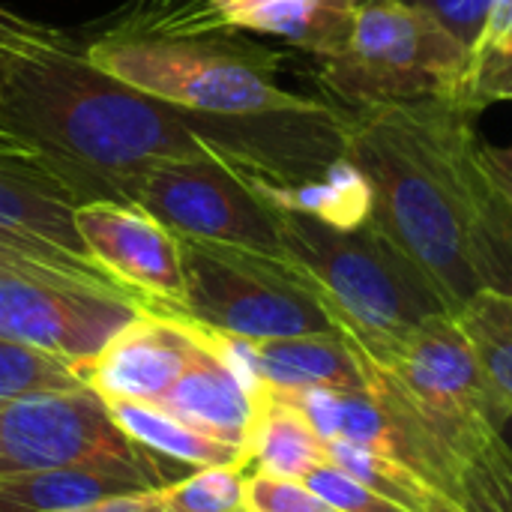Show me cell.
<instances>
[{
	"label": "cell",
	"mask_w": 512,
	"mask_h": 512,
	"mask_svg": "<svg viewBox=\"0 0 512 512\" xmlns=\"http://www.w3.org/2000/svg\"><path fill=\"white\" fill-rule=\"evenodd\" d=\"M456 489L465 512H512V453L498 432L459 459Z\"/></svg>",
	"instance_id": "7402d4cb"
},
{
	"label": "cell",
	"mask_w": 512,
	"mask_h": 512,
	"mask_svg": "<svg viewBox=\"0 0 512 512\" xmlns=\"http://www.w3.org/2000/svg\"><path fill=\"white\" fill-rule=\"evenodd\" d=\"M108 411H111L114 423L126 432V438H132L135 444H141L150 453H159L165 459H174V462H183L192 468H228V465L246 468L243 450L195 432L192 426L180 423L177 417L165 414L156 405L108 402Z\"/></svg>",
	"instance_id": "ffe728a7"
},
{
	"label": "cell",
	"mask_w": 512,
	"mask_h": 512,
	"mask_svg": "<svg viewBox=\"0 0 512 512\" xmlns=\"http://www.w3.org/2000/svg\"><path fill=\"white\" fill-rule=\"evenodd\" d=\"M198 342L192 321L144 306L96 357L75 363L72 375L105 402L156 405L177 384Z\"/></svg>",
	"instance_id": "4fadbf2b"
},
{
	"label": "cell",
	"mask_w": 512,
	"mask_h": 512,
	"mask_svg": "<svg viewBox=\"0 0 512 512\" xmlns=\"http://www.w3.org/2000/svg\"><path fill=\"white\" fill-rule=\"evenodd\" d=\"M0 273H63V270H57L54 264L36 258V255H30V252H21V249H15V246L0 243ZM63 276H69V273H63ZM72 279H78V276H72ZM81 282H84V279H81ZM90 285H93V282H90ZM99 288H102V285H99Z\"/></svg>",
	"instance_id": "4dcf8cb0"
},
{
	"label": "cell",
	"mask_w": 512,
	"mask_h": 512,
	"mask_svg": "<svg viewBox=\"0 0 512 512\" xmlns=\"http://www.w3.org/2000/svg\"><path fill=\"white\" fill-rule=\"evenodd\" d=\"M498 435L504 438V444L510 447V453H512V411H507V414L501 417V423H498Z\"/></svg>",
	"instance_id": "d6a6232c"
},
{
	"label": "cell",
	"mask_w": 512,
	"mask_h": 512,
	"mask_svg": "<svg viewBox=\"0 0 512 512\" xmlns=\"http://www.w3.org/2000/svg\"><path fill=\"white\" fill-rule=\"evenodd\" d=\"M441 21L471 54L477 51L495 0H402Z\"/></svg>",
	"instance_id": "83f0119b"
},
{
	"label": "cell",
	"mask_w": 512,
	"mask_h": 512,
	"mask_svg": "<svg viewBox=\"0 0 512 512\" xmlns=\"http://www.w3.org/2000/svg\"><path fill=\"white\" fill-rule=\"evenodd\" d=\"M123 201L147 210L177 237L240 246L288 261L276 207L219 156L159 162L123 192Z\"/></svg>",
	"instance_id": "9c48e42d"
},
{
	"label": "cell",
	"mask_w": 512,
	"mask_h": 512,
	"mask_svg": "<svg viewBox=\"0 0 512 512\" xmlns=\"http://www.w3.org/2000/svg\"><path fill=\"white\" fill-rule=\"evenodd\" d=\"M243 510L246 512H336L324 504L303 480H282L267 474L246 477L243 486Z\"/></svg>",
	"instance_id": "4316f807"
},
{
	"label": "cell",
	"mask_w": 512,
	"mask_h": 512,
	"mask_svg": "<svg viewBox=\"0 0 512 512\" xmlns=\"http://www.w3.org/2000/svg\"><path fill=\"white\" fill-rule=\"evenodd\" d=\"M57 36L48 27L30 24L6 9H0V57L9 45H30V42H54Z\"/></svg>",
	"instance_id": "f1b7e54d"
},
{
	"label": "cell",
	"mask_w": 512,
	"mask_h": 512,
	"mask_svg": "<svg viewBox=\"0 0 512 512\" xmlns=\"http://www.w3.org/2000/svg\"><path fill=\"white\" fill-rule=\"evenodd\" d=\"M249 186L276 210L300 213L345 231L366 225L372 216V186L348 156L339 159L324 177L306 183L273 186V183L249 180Z\"/></svg>",
	"instance_id": "d6986e66"
},
{
	"label": "cell",
	"mask_w": 512,
	"mask_h": 512,
	"mask_svg": "<svg viewBox=\"0 0 512 512\" xmlns=\"http://www.w3.org/2000/svg\"><path fill=\"white\" fill-rule=\"evenodd\" d=\"M99 468L162 489L150 450L126 438L90 387L33 390L0 405V474Z\"/></svg>",
	"instance_id": "ba28073f"
},
{
	"label": "cell",
	"mask_w": 512,
	"mask_h": 512,
	"mask_svg": "<svg viewBox=\"0 0 512 512\" xmlns=\"http://www.w3.org/2000/svg\"><path fill=\"white\" fill-rule=\"evenodd\" d=\"M303 483L336 512H411L402 504L366 489L363 483H357L354 477H348L345 471H339L330 462L315 468Z\"/></svg>",
	"instance_id": "484cf974"
},
{
	"label": "cell",
	"mask_w": 512,
	"mask_h": 512,
	"mask_svg": "<svg viewBox=\"0 0 512 512\" xmlns=\"http://www.w3.org/2000/svg\"><path fill=\"white\" fill-rule=\"evenodd\" d=\"M72 387H84V384L72 375L69 363L0 339V405L33 390H72Z\"/></svg>",
	"instance_id": "cb8c5ba5"
},
{
	"label": "cell",
	"mask_w": 512,
	"mask_h": 512,
	"mask_svg": "<svg viewBox=\"0 0 512 512\" xmlns=\"http://www.w3.org/2000/svg\"><path fill=\"white\" fill-rule=\"evenodd\" d=\"M480 150H483V162H486L492 180L498 183V189H501V195H504V201H507V207H510L512 213V144L495 147V144L483 141Z\"/></svg>",
	"instance_id": "f546056e"
},
{
	"label": "cell",
	"mask_w": 512,
	"mask_h": 512,
	"mask_svg": "<svg viewBox=\"0 0 512 512\" xmlns=\"http://www.w3.org/2000/svg\"><path fill=\"white\" fill-rule=\"evenodd\" d=\"M153 492L144 480L99 468L0 474V512H81L111 498Z\"/></svg>",
	"instance_id": "e0dca14e"
},
{
	"label": "cell",
	"mask_w": 512,
	"mask_h": 512,
	"mask_svg": "<svg viewBox=\"0 0 512 512\" xmlns=\"http://www.w3.org/2000/svg\"><path fill=\"white\" fill-rule=\"evenodd\" d=\"M366 360L456 459L495 435L507 414L456 315L429 318Z\"/></svg>",
	"instance_id": "52a82bcc"
},
{
	"label": "cell",
	"mask_w": 512,
	"mask_h": 512,
	"mask_svg": "<svg viewBox=\"0 0 512 512\" xmlns=\"http://www.w3.org/2000/svg\"><path fill=\"white\" fill-rule=\"evenodd\" d=\"M474 111L417 102L351 111L348 159L372 186L369 222L459 309L512 294V213L483 162Z\"/></svg>",
	"instance_id": "6da1fadb"
},
{
	"label": "cell",
	"mask_w": 512,
	"mask_h": 512,
	"mask_svg": "<svg viewBox=\"0 0 512 512\" xmlns=\"http://www.w3.org/2000/svg\"><path fill=\"white\" fill-rule=\"evenodd\" d=\"M180 261V318L198 327L255 342L339 330L312 285L282 258L180 237Z\"/></svg>",
	"instance_id": "8992f818"
},
{
	"label": "cell",
	"mask_w": 512,
	"mask_h": 512,
	"mask_svg": "<svg viewBox=\"0 0 512 512\" xmlns=\"http://www.w3.org/2000/svg\"><path fill=\"white\" fill-rule=\"evenodd\" d=\"M198 327V324H195ZM198 348L177 378V384L156 402L165 414L192 426L195 432L243 450L255 423L258 399L231 375V369L216 357L210 342L198 327Z\"/></svg>",
	"instance_id": "9a60e30c"
},
{
	"label": "cell",
	"mask_w": 512,
	"mask_h": 512,
	"mask_svg": "<svg viewBox=\"0 0 512 512\" xmlns=\"http://www.w3.org/2000/svg\"><path fill=\"white\" fill-rule=\"evenodd\" d=\"M243 468H198L186 480L156 489V512H237L243 510Z\"/></svg>",
	"instance_id": "603a6c76"
},
{
	"label": "cell",
	"mask_w": 512,
	"mask_h": 512,
	"mask_svg": "<svg viewBox=\"0 0 512 512\" xmlns=\"http://www.w3.org/2000/svg\"><path fill=\"white\" fill-rule=\"evenodd\" d=\"M258 375L270 390L330 387L363 393L369 369L360 348L345 333H309L255 342Z\"/></svg>",
	"instance_id": "2e32d148"
},
{
	"label": "cell",
	"mask_w": 512,
	"mask_h": 512,
	"mask_svg": "<svg viewBox=\"0 0 512 512\" xmlns=\"http://www.w3.org/2000/svg\"><path fill=\"white\" fill-rule=\"evenodd\" d=\"M327 444L303 417V411L279 390H264L258 399L255 423L246 444V468L255 474L306 480L315 468L327 465Z\"/></svg>",
	"instance_id": "ac0fdd59"
},
{
	"label": "cell",
	"mask_w": 512,
	"mask_h": 512,
	"mask_svg": "<svg viewBox=\"0 0 512 512\" xmlns=\"http://www.w3.org/2000/svg\"><path fill=\"white\" fill-rule=\"evenodd\" d=\"M237 512H246V510H237Z\"/></svg>",
	"instance_id": "836d02e7"
},
{
	"label": "cell",
	"mask_w": 512,
	"mask_h": 512,
	"mask_svg": "<svg viewBox=\"0 0 512 512\" xmlns=\"http://www.w3.org/2000/svg\"><path fill=\"white\" fill-rule=\"evenodd\" d=\"M512 33V0H495L492 3V12H489V21H486V30H483V39H480V45H477V51L480 48H486V45H495V42H501L504 36H510ZM474 51V54H477Z\"/></svg>",
	"instance_id": "1f68e13d"
},
{
	"label": "cell",
	"mask_w": 512,
	"mask_h": 512,
	"mask_svg": "<svg viewBox=\"0 0 512 512\" xmlns=\"http://www.w3.org/2000/svg\"><path fill=\"white\" fill-rule=\"evenodd\" d=\"M144 306L63 273H0V339L69 366L96 357Z\"/></svg>",
	"instance_id": "30bf717a"
},
{
	"label": "cell",
	"mask_w": 512,
	"mask_h": 512,
	"mask_svg": "<svg viewBox=\"0 0 512 512\" xmlns=\"http://www.w3.org/2000/svg\"><path fill=\"white\" fill-rule=\"evenodd\" d=\"M315 63L321 87L348 111L417 102L465 108L474 54L417 6L363 0L345 45Z\"/></svg>",
	"instance_id": "5b68a950"
},
{
	"label": "cell",
	"mask_w": 512,
	"mask_h": 512,
	"mask_svg": "<svg viewBox=\"0 0 512 512\" xmlns=\"http://www.w3.org/2000/svg\"><path fill=\"white\" fill-rule=\"evenodd\" d=\"M0 126L51 159L84 201H123L159 162L216 156L189 108L123 84L57 39L3 51Z\"/></svg>",
	"instance_id": "7a4b0ae2"
},
{
	"label": "cell",
	"mask_w": 512,
	"mask_h": 512,
	"mask_svg": "<svg viewBox=\"0 0 512 512\" xmlns=\"http://www.w3.org/2000/svg\"><path fill=\"white\" fill-rule=\"evenodd\" d=\"M360 3L363 0H195V6L165 24L261 33L318 60L345 45Z\"/></svg>",
	"instance_id": "5bb4252c"
},
{
	"label": "cell",
	"mask_w": 512,
	"mask_h": 512,
	"mask_svg": "<svg viewBox=\"0 0 512 512\" xmlns=\"http://www.w3.org/2000/svg\"><path fill=\"white\" fill-rule=\"evenodd\" d=\"M75 231L90 261L141 306L168 315L183 312L180 237L159 219L129 201L93 198L75 207Z\"/></svg>",
	"instance_id": "7c38bea8"
},
{
	"label": "cell",
	"mask_w": 512,
	"mask_h": 512,
	"mask_svg": "<svg viewBox=\"0 0 512 512\" xmlns=\"http://www.w3.org/2000/svg\"><path fill=\"white\" fill-rule=\"evenodd\" d=\"M456 318L471 339L504 411H512V294L480 291L459 309Z\"/></svg>",
	"instance_id": "44dd1931"
},
{
	"label": "cell",
	"mask_w": 512,
	"mask_h": 512,
	"mask_svg": "<svg viewBox=\"0 0 512 512\" xmlns=\"http://www.w3.org/2000/svg\"><path fill=\"white\" fill-rule=\"evenodd\" d=\"M276 216L288 264L366 357L429 318L456 315L435 282L372 222L345 231L288 210Z\"/></svg>",
	"instance_id": "3957f363"
},
{
	"label": "cell",
	"mask_w": 512,
	"mask_h": 512,
	"mask_svg": "<svg viewBox=\"0 0 512 512\" xmlns=\"http://www.w3.org/2000/svg\"><path fill=\"white\" fill-rule=\"evenodd\" d=\"M495 102H512V33L474 54L465 108L483 114Z\"/></svg>",
	"instance_id": "d4e9b609"
},
{
	"label": "cell",
	"mask_w": 512,
	"mask_h": 512,
	"mask_svg": "<svg viewBox=\"0 0 512 512\" xmlns=\"http://www.w3.org/2000/svg\"><path fill=\"white\" fill-rule=\"evenodd\" d=\"M81 201L78 186L51 159L0 126V243L84 282L129 294L90 261L75 231Z\"/></svg>",
	"instance_id": "8fae6325"
},
{
	"label": "cell",
	"mask_w": 512,
	"mask_h": 512,
	"mask_svg": "<svg viewBox=\"0 0 512 512\" xmlns=\"http://www.w3.org/2000/svg\"><path fill=\"white\" fill-rule=\"evenodd\" d=\"M84 57L147 96L201 114H264L309 99L279 84L282 51L234 30L117 27L99 36Z\"/></svg>",
	"instance_id": "277c9868"
}]
</instances>
